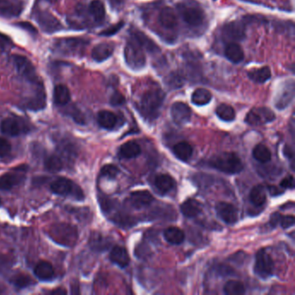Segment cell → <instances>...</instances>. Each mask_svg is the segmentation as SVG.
<instances>
[{
    "mask_svg": "<svg viewBox=\"0 0 295 295\" xmlns=\"http://www.w3.org/2000/svg\"><path fill=\"white\" fill-rule=\"evenodd\" d=\"M215 113L220 120L225 122H231L236 119V112L232 107L227 104H221L216 107Z\"/></svg>",
    "mask_w": 295,
    "mask_h": 295,
    "instance_id": "40",
    "label": "cell"
},
{
    "mask_svg": "<svg viewBox=\"0 0 295 295\" xmlns=\"http://www.w3.org/2000/svg\"><path fill=\"white\" fill-rule=\"evenodd\" d=\"M177 11L184 22L190 27H199L205 21V13L195 1L180 2L177 4Z\"/></svg>",
    "mask_w": 295,
    "mask_h": 295,
    "instance_id": "3",
    "label": "cell"
},
{
    "mask_svg": "<svg viewBox=\"0 0 295 295\" xmlns=\"http://www.w3.org/2000/svg\"><path fill=\"white\" fill-rule=\"evenodd\" d=\"M223 292L227 295H244L246 288L241 281H229L224 285Z\"/></svg>",
    "mask_w": 295,
    "mask_h": 295,
    "instance_id": "41",
    "label": "cell"
},
{
    "mask_svg": "<svg viewBox=\"0 0 295 295\" xmlns=\"http://www.w3.org/2000/svg\"><path fill=\"white\" fill-rule=\"evenodd\" d=\"M123 0H111V4H113V6H119L122 4Z\"/></svg>",
    "mask_w": 295,
    "mask_h": 295,
    "instance_id": "57",
    "label": "cell"
},
{
    "mask_svg": "<svg viewBox=\"0 0 295 295\" xmlns=\"http://www.w3.org/2000/svg\"><path fill=\"white\" fill-rule=\"evenodd\" d=\"M109 258L112 263L116 264L117 266L120 267L121 268L128 267L130 263V257L128 255V250L120 246H116L112 249V251L110 253Z\"/></svg>",
    "mask_w": 295,
    "mask_h": 295,
    "instance_id": "23",
    "label": "cell"
},
{
    "mask_svg": "<svg viewBox=\"0 0 295 295\" xmlns=\"http://www.w3.org/2000/svg\"><path fill=\"white\" fill-rule=\"evenodd\" d=\"M153 200L154 198L153 195L147 190H137L130 194L128 198L129 205L136 210L148 207L153 203Z\"/></svg>",
    "mask_w": 295,
    "mask_h": 295,
    "instance_id": "16",
    "label": "cell"
},
{
    "mask_svg": "<svg viewBox=\"0 0 295 295\" xmlns=\"http://www.w3.org/2000/svg\"><path fill=\"white\" fill-rule=\"evenodd\" d=\"M51 189L54 193L61 196H71L77 200L84 198L82 189L73 181L65 178H60L51 183Z\"/></svg>",
    "mask_w": 295,
    "mask_h": 295,
    "instance_id": "6",
    "label": "cell"
},
{
    "mask_svg": "<svg viewBox=\"0 0 295 295\" xmlns=\"http://www.w3.org/2000/svg\"><path fill=\"white\" fill-rule=\"evenodd\" d=\"M141 153V147L138 143L134 141H128L120 146L119 150V156L121 159H134Z\"/></svg>",
    "mask_w": 295,
    "mask_h": 295,
    "instance_id": "27",
    "label": "cell"
},
{
    "mask_svg": "<svg viewBox=\"0 0 295 295\" xmlns=\"http://www.w3.org/2000/svg\"><path fill=\"white\" fill-rule=\"evenodd\" d=\"M88 44V41L80 38H63L55 42L54 50L62 55H79Z\"/></svg>",
    "mask_w": 295,
    "mask_h": 295,
    "instance_id": "7",
    "label": "cell"
},
{
    "mask_svg": "<svg viewBox=\"0 0 295 295\" xmlns=\"http://www.w3.org/2000/svg\"><path fill=\"white\" fill-rule=\"evenodd\" d=\"M11 44V42L9 38L0 34V51H4L5 49L9 48V45Z\"/></svg>",
    "mask_w": 295,
    "mask_h": 295,
    "instance_id": "53",
    "label": "cell"
},
{
    "mask_svg": "<svg viewBox=\"0 0 295 295\" xmlns=\"http://www.w3.org/2000/svg\"><path fill=\"white\" fill-rule=\"evenodd\" d=\"M34 273L41 281H51L55 275L54 268L51 263L47 262H40L35 267Z\"/></svg>",
    "mask_w": 295,
    "mask_h": 295,
    "instance_id": "28",
    "label": "cell"
},
{
    "mask_svg": "<svg viewBox=\"0 0 295 295\" xmlns=\"http://www.w3.org/2000/svg\"><path fill=\"white\" fill-rule=\"evenodd\" d=\"M53 98L56 105L65 106L70 101V92L65 85H57L54 88Z\"/></svg>",
    "mask_w": 295,
    "mask_h": 295,
    "instance_id": "33",
    "label": "cell"
},
{
    "mask_svg": "<svg viewBox=\"0 0 295 295\" xmlns=\"http://www.w3.org/2000/svg\"><path fill=\"white\" fill-rule=\"evenodd\" d=\"M268 191L272 196H279L283 193V189H279L276 186H268Z\"/></svg>",
    "mask_w": 295,
    "mask_h": 295,
    "instance_id": "54",
    "label": "cell"
},
{
    "mask_svg": "<svg viewBox=\"0 0 295 295\" xmlns=\"http://www.w3.org/2000/svg\"><path fill=\"white\" fill-rule=\"evenodd\" d=\"M275 120V114L268 107H254L246 115L245 121L250 126H262Z\"/></svg>",
    "mask_w": 295,
    "mask_h": 295,
    "instance_id": "10",
    "label": "cell"
},
{
    "mask_svg": "<svg viewBox=\"0 0 295 295\" xmlns=\"http://www.w3.org/2000/svg\"><path fill=\"white\" fill-rule=\"evenodd\" d=\"M125 102L126 98L120 92H114L110 98V104L113 107L122 106L124 105Z\"/></svg>",
    "mask_w": 295,
    "mask_h": 295,
    "instance_id": "47",
    "label": "cell"
},
{
    "mask_svg": "<svg viewBox=\"0 0 295 295\" xmlns=\"http://www.w3.org/2000/svg\"><path fill=\"white\" fill-rule=\"evenodd\" d=\"M159 23L164 29H175L178 26V19L175 11L171 7L163 8L159 16Z\"/></svg>",
    "mask_w": 295,
    "mask_h": 295,
    "instance_id": "21",
    "label": "cell"
},
{
    "mask_svg": "<svg viewBox=\"0 0 295 295\" xmlns=\"http://www.w3.org/2000/svg\"><path fill=\"white\" fill-rule=\"evenodd\" d=\"M164 237L170 244L179 245L184 242L186 235L181 229L177 227H170L164 230Z\"/></svg>",
    "mask_w": 295,
    "mask_h": 295,
    "instance_id": "30",
    "label": "cell"
},
{
    "mask_svg": "<svg viewBox=\"0 0 295 295\" xmlns=\"http://www.w3.org/2000/svg\"><path fill=\"white\" fill-rule=\"evenodd\" d=\"M295 97V81L288 80L283 85L275 99V106L278 109H285Z\"/></svg>",
    "mask_w": 295,
    "mask_h": 295,
    "instance_id": "14",
    "label": "cell"
},
{
    "mask_svg": "<svg viewBox=\"0 0 295 295\" xmlns=\"http://www.w3.org/2000/svg\"><path fill=\"white\" fill-rule=\"evenodd\" d=\"M114 45L112 43H102L96 45L92 51V58L95 62H102L113 55Z\"/></svg>",
    "mask_w": 295,
    "mask_h": 295,
    "instance_id": "20",
    "label": "cell"
},
{
    "mask_svg": "<svg viewBox=\"0 0 295 295\" xmlns=\"http://www.w3.org/2000/svg\"><path fill=\"white\" fill-rule=\"evenodd\" d=\"M89 243H90L91 248L96 250V251L105 250V249L108 248L110 244L108 240H107L105 237H102V235L97 233L92 235Z\"/></svg>",
    "mask_w": 295,
    "mask_h": 295,
    "instance_id": "42",
    "label": "cell"
},
{
    "mask_svg": "<svg viewBox=\"0 0 295 295\" xmlns=\"http://www.w3.org/2000/svg\"><path fill=\"white\" fill-rule=\"evenodd\" d=\"M131 38H133L137 44H139V46L142 48L144 51H146L151 54H157L161 52V49L157 44L140 30L138 29L133 30L131 32Z\"/></svg>",
    "mask_w": 295,
    "mask_h": 295,
    "instance_id": "18",
    "label": "cell"
},
{
    "mask_svg": "<svg viewBox=\"0 0 295 295\" xmlns=\"http://www.w3.org/2000/svg\"><path fill=\"white\" fill-rule=\"evenodd\" d=\"M281 214L280 213H273V215H271L270 217L269 224L270 226L272 228H275V227L280 224V220H281Z\"/></svg>",
    "mask_w": 295,
    "mask_h": 295,
    "instance_id": "51",
    "label": "cell"
},
{
    "mask_svg": "<svg viewBox=\"0 0 295 295\" xmlns=\"http://www.w3.org/2000/svg\"><path fill=\"white\" fill-rule=\"evenodd\" d=\"M120 170L113 164H107L103 166L101 170V174L103 177H106L108 179H115L117 175L119 174Z\"/></svg>",
    "mask_w": 295,
    "mask_h": 295,
    "instance_id": "45",
    "label": "cell"
},
{
    "mask_svg": "<svg viewBox=\"0 0 295 295\" xmlns=\"http://www.w3.org/2000/svg\"><path fill=\"white\" fill-rule=\"evenodd\" d=\"M37 20L41 28L48 33L55 32L62 28V25L59 22L58 19L45 11L37 13Z\"/></svg>",
    "mask_w": 295,
    "mask_h": 295,
    "instance_id": "19",
    "label": "cell"
},
{
    "mask_svg": "<svg viewBox=\"0 0 295 295\" xmlns=\"http://www.w3.org/2000/svg\"><path fill=\"white\" fill-rule=\"evenodd\" d=\"M209 165L226 174H237L243 170L240 157L235 153H222L215 155L209 161Z\"/></svg>",
    "mask_w": 295,
    "mask_h": 295,
    "instance_id": "2",
    "label": "cell"
},
{
    "mask_svg": "<svg viewBox=\"0 0 295 295\" xmlns=\"http://www.w3.org/2000/svg\"><path fill=\"white\" fill-rule=\"evenodd\" d=\"M11 150V144L6 139L0 138V157H4L10 153Z\"/></svg>",
    "mask_w": 295,
    "mask_h": 295,
    "instance_id": "49",
    "label": "cell"
},
{
    "mask_svg": "<svg viewBox=\"0 0 295 295\" xmlns=\"http://www.w3.org/2000/svg\"><path fill=\"white\" fill-rule=\"evenodd\" d=\"M0 204H1V199H0Z\"/></svg>",
    "mask_w": 295,
    "mask_h": 295,
    "instance_id": "59",
    "label": "cell"
},
{
    "mask_svg": "<svg viewBox=\"0 0 295 295\" xmlns=\"http://www.w3.org/2000/svg\"><path fill=\"white\" fill-rule=\"evenodd\" d=\"M211 92L205 88H197L191 95V102L196 106H205L212 101Z\"/></svg>",
    "mask_w": 295,
    "mask_h": 295,
    "instance_id": "36",
    "label": "cell"
},
{
    "mask_svg": "<svg viewBox=\"0 0 295 295\" xmlns=\"http://www.w3.org/2000/svg\"><path fill=\"white\" fill-rule=\"evenodd\" d=\"M214 1H215V0H214Z\"/></svg>",
    "mask_w": 295,
    "mask_h": 295,
    "instance_id": "60",
    "label": "cell"
},
{
    "mask_svg": "<svg viewBox=\"0 0 295 295\" xmlns=\"http://www.w3.org/2000/svg\"><path fill=\"white\" fill-rule=\"evenodd\" d=\"M51 295H66L67 294V292L64 290V289H62V288H57V289H55V290H53V291L51 292Z\"/></svg>",
    "mask_w": 295,
    "mask_h": 295,
    "instance_id": "56",
    "label": "cell"
},
{
    "mask_svg": "<svg viewBox=\"0 0 295 295\" xmlns=\"http://www.w3.org/2000/svg\"><path fill=\"white\" fill-rule=\"evenodd\" d=\"M172 151L175 154L176 157L185 162L189 161L193 154L192 146L186 141H181V142L176 144L175 146H173Z\"/></svg>",
    "mask_w": 295,
    "mask_h": 295,
    "instance_id": "32",
    "label": "cell"
},
{
    "mask_svg": "<svg viewBox=\"0 0 295 295\" xmlns=\"http://www.w3.org/2000/svg\"><path fill=\"white\" fill-rule=\"evenodd\" d=\"M222 39L227 43L239 42L246 37L245 23L242 21H234L227 24L222 29Z\"/></svg>",
    "mask_w": 295,
    "mask_h": 295,
    "instance_id": "11",
    "label": "cell"
},
{
    "mask_svg": "<svg viewBox=\"0 0 295 295\" xmlns=\"http://www.w3.org/2000/svg\"><path fill=\"white\" fill-rule=\"evenodd\" d=\"M274 270V264L272 257L265 248L260 249L255 256L254 272L262 279H268L272 276Z\"/></svg>",
    "mask_w": 295,
    "mask_h": 295,
    "instance_id": "8",
    "label": "cell"
},
{
    "mask_svg": "<svg viewBox=\"0 0 295 295\" xmlns=\"http://www.w3.org/2000/svg\"><path fill=\"white\" fill-rule=\"evenodd\" d=\"M49 236L57 244L73 247L78 240V230L69 223H56L50 229Z\"/></svg>",
    "mask_w": 295,
    "mask_h": 295,
    "instance_id": "4",
    "label": "cell"
},
{
    "mask_svg": "<svg viewBox=\"0 0 295 295\" xmlns=\"http://www.w3.org/2000/svg\"><path fill=\"white\" fill-rule=\"evenodd\" d=\"M180 209L183 215L186 217L194 218L197 217L203 211V204L194 198H189L183 203Z\"/></svg>",
    "mask_w": 295,
    "mask_h": 295,
    "instance_id": "22",
    "label": "cell"
},
{
    "mask_svg": "<svg viewBox=\"0 0 295 295\" xmlns=\"http://www.w3.org/2000/svg\"><path fill=\"white\" fill-rule=\"evenodd\" d=\"M11 284L14 285L15 287L19 288H25L29 287L32 284L33 281L30 277L26 274H18L15 275L11 279Z\"/></svg>",
    "mask_w": 295,
    "mask_h": 295,
    "instance_id": "44",
    "label": "cell"
},
{
    "mask_svg": "<svg viewBox=\"0 0 295 295\" xmlns=\"http://www.w3.org/2000/svg\"><path fill=\"white\" fill-rule=\"evenodd\" d=\"M124 56L126 62L133 70H140L146 66L145 51L133 38L127 43L125 47Z\"/></svg>",
    "mask_w": 295,
    "mask_h": 295,
    "instance_id": "5",
    "label": "cell"
},
{
    "mask_svg": "<svg viewBox=\"0 0 295 295\" xmlns=\"http://www.w3.org/2000/svg\"><path fill=\"white\" fill-rule=\"evenodd\" d=\"M171 114L176 124L185 125L188 123L191 118V110L184 102H178L171 106Z\"/></svg>",
    "mask_w": 295,
    "mask_h": 295,
    "instance_id": "15",
    "label": "cell"
},
{
    "mask_svg": "<svg viewBox=\"0 0 295 295\" xmlns=\"http://www.w3.org/2000/svg\"><path fill=\"white\" fill-rule=\"evenodd\" d=\"M44 165L48 171L51 172H57L62 170L63 167V163H62V159L57 156V155H51L46 158L44 161Z\"/></svg>",
    "mask_w": 295,
    "mask_h": 295,
    "instance_id": "43",
    "label": "cell"
},
{
    "mask_svg": "<svg viewBox=\"0 0 295 295\" xmlns=\"http://www.w3.org/2000/svg\"><path fill=\"white\" fill-rule=\"evenodd\" d=\"M224 55L230 62L235 64L240 63L244 59V52L239 44L231 42L228 43L224 50Z\"/></svg>",
    "mask_w": 295,
    "mask_h": 295,
    "instance_id": "24",
    "label": "cell"
},
{
    "mask_svg": "<svg viewBox=\"0 0 295 295\" xmlns=\"http://www.w3.org/2000/svg\"><path fill=\"white\" fill-rule=\"evenodd\" d=\"M89 11L96 22H102L106 17V9L102 0H93L89 4Z\"/></svg>",
    "mask_w": 295,
    "mask_h": 295,
    "instance_id": "37",
    "label": "cell"
},
{
    "mask_svg": "<svg viewBox=\"0 0 295 295\" xmlns=\"http://www.w3.org/2000/svg\"><path fill=\"white\" fill-rule=\"evenodd\" d=\"M249 200L256 207L263 206L267 201L266 189L261 185L253 187L249 194Z\"/></svg>",
    "mask_w": 295,
    "mask_h": 295,
    "instance_id": "34",
    "label": "cell"
},
{
    "mask_svg": "<svg viewBox=\"0 0 295 295\" xmlns=\"http://www.w3.org/2000/svg\"><path fill=\"white\" fill-rule=\"evenodd\" d=\"M71 115L73 117L74 120L77 121V123H79V124H83V123H85L83 115L81 114L79 110H75L73 113H71Z\"/></svg>",
    "mask_w": 295,
    "mask_h": 295,
    "instance_id": "52",
    "label": "cell"
},
{
    "mask_svg": "<svg viewBox=\"0 0 295 295\" xmlns=\"http://www.w3.org/2000/svg\"><path fill=\"white\" fill-rule=\"evenodd\" d=\"M1 293H2V289H1V288H0V294H1Z\"/></svg>",
    "mask_w": 295,
    "mask_h": 295,
    "instance_id": "58",
    "label": "cell"
},
{
    "mask_svg": "<svg viewBox=\"0 0 295 295\" xmlns=\"http://www.w3.org/2000/svg\"><path fill=\"white\" fill-rule=\"evenodd\" d=\"M185 77L179 71L169 74L164 79V82L170 89H179L185 85Z\"/></svg>",
    "mask_w": 295,
    "mask_h": 295,
    "instance_id": "38",
    "label": "cell"
},
{
    "mask_svg": "<svg viewBox=\"0 0 295 295\" xmlns=\"http://www.w3.org/2000/svg\"><path fill=\"white\" fill-rule=\"evenodd\" d=\"M0 129L4 134L9 136H18L28 131L26 123L18 118L4 119L1 123Z\"/></svg>",
    "mask_w": 295,
    "mask_h": 295,
    "instance_id": "13",
    "label": "cell"
},
{
    "mask_svg": "<svg viewBox=\"0 0 295 295\" xmlns=\"http://www.w3.org/2000/svg\"><path fill=\"white\" fill-rule=\"evenodd\" d=\"M22 176L17 173H5L0 177V189L8 190L18 186L22 181Z\"/></svg>",
    "mask_w": 295,
    "mask_h": 295,
    "instance_id": "35",
    "label": "cell"
},
{
    "mask_svg": "<svg viewBox=\"0 0 295 295\" xmlns=\"http://www.w3.org/2000/svg\"><path fill=\"white\" fill-rule=\"evenodd\" d=\"M253 157L255 158V161H258L260 163L266 164L271 161L272 154L270 150L265 145L259 144L257 146H255L253 150Z\"/></svg>",
    "mask_w": 295,
    "mask_h": 295,
    "instance_id": "39",
    "label": "cell"
},
{
    "mask_svg": "<svg viewBox=\"0 0 295 295\" xmlns=\"http://www.w3.org/2000/svg\"><path fill=\"white\" fill-rule=\"evenodd\" d=\"M164 97V92L160 88H150L149 90L145 92L138 104L140 114L149 121L156 120L161 113Z\"/></svg>",
    "mask_w": 295,
    "mask_h": 295,
    "instance_id": "1",
    "label": "cell"
},
{
    "mask_svg": "<svg viewBox=\"0 0 295 295\" xmlns=\"http://www.w3.org/2000/svg\"><path fill=\"white\" fill-rule=\"evenodd\" d=\"M215 212L219 218L229 225L235 224L239 218L238 210L235 205L230 203L220 202L215 206Z\"/></svg>",
    "mask_w": 295,
    "mask_h": 295,
    "instance_id": "12",
    "label": "cell"
},
{
    "mask_svg": "<svg viewBox=\"0 0 295 295\" xmlns=\"http://www.w3.org/2000/svg\"><path fill=\"white\" fill-rule=\"evenodd\" d=\"M12 60L18 73L24 79H26L31 83H35L38 81L36 69L29 59L26 58L24 55H13Z\"/></svg>",
    "mask_w": 295,
    "mask_h": 295,
    "instance_id": "9",
    "label": "cell"
},
{
    "mask_svg": "<svg viewBox=\"0 0 295 295\" xmlns=\"http://www.w3.org/2000/svg\"><path fill=\"white\" fill-rule=\"evenodd\" d=\"M23 8L19 1L16 0H0V14L7 17L19 16Z\"/></svg>",
    "mask_w": 295,
    "mask_h": 295,
    "instance_id": "25",
    "label": "cell"
},
{
    "mask_svg": "<svg viewBox=\"0 0 295 295\" xmlns=\"http://www.w3.org/2000/svg\"><path fill=\"white\" fill-rule=\"evenodd\" d=\"M19 26H20V27L23 28V29H27L29 32H37L36 29H35V28H34V27L30 25V24H28V23H20V24L19 25Z\"/></svg>",
    "mask_w": 295,
    "mask_h": 295,
    "instance_id": "55",
    "label": "cell"
},
{
    "mask_svg": "<svg viewBox=\"0 0 295 295\" xmlns=\"http://www.w3.org/2000/svg\"><path fill=\"white\" fill-rule=\"evenodd\" d=\"M46 105V95L44 91V85L40 81L35 86V91L31 97L26 102V107L30 110L37 111L44 109Z\"/></svg>",
    "mask_w": 295,
    "mask_h": 295,
    "instance_id": "17",
    "label": "cell"
},
{
    "mask_svg": "<svg viewBox=\"0 0 295 295\" xmlns=\"http://www.w3.org/2000/svg\"><path fill=\"white\" fill-rule=\"evenodd\" d=\"M98 123L102 128L105 129H113L115 128V126L118 122V118L116 114L113 112H110L107 110H102L99 112L98 116H97Z\"/></svg>",
    "mask_w": 295,
    "mask_h": 295,
    "instance_id": "29",
    "label": "cell"
},
{
    "mask_svg": "<svg viewBox=\"0 0 295 295\" xmlns=\"http://www.w3.org/2000/svg\"><path fill=\"white\" fill-rule=\"evenodd\" d=\"M248 78L255 83L263 84L271 78L269 67H263L260 69H252L247 73Z\"/></svg>",
    "mask_w": 295,
    "mask_h": 295,
    "instance_id": "31",
    "label": "cell"
},
{
    "mask_svg": "<svg viewBox=\"0 0 295 295\" xmlns=\"http://www.w3.org/2000/svg\"><path fill=\"white\" fill-rule=\"evenodd\" d=\"M125 23L123 21H120L116 25H113V26H110L107 29H104L103 31L100 33V36H103V37H111L115 35L117 33L120 31V29H122V27L124 26Z\"/></svg>",
    "mask_w": 295,
    "mask_h": 295,
    "instance_id": "46",
    "label": "cell"
},
{
    "mask_svg": "<svg viewBox=\"0 0 295 295\" xmlns=\"http://www.w3.org/2000/svg\"><path fill=\"white\" fill-rule=\"evenodd\" d=\"M295 218L294 215H281V220H280V225H281L283 229H288V228H290V227L293 226V225L295 224Z\"/></svg>",
    "mask_w": 295,
    "mask_h": 295,
    "instance_id": "48",
    "label": "cell"
},
{
    "mask_svg": "<svg viewBox=\"0 0 295 295\" xmlns=\"http://www.w3.org/2000/svg\"><path fill=\"white\" fill-rule=\"evenodd\" d=\"M154 186L160 192L166 194L175 187V179L168 174H160L154 179Z\"/></svg>",
    "mask_w": 295,
    "mask_h": 295,
    "instance_id": "26",
    "label": "cell"
},
{
    "mask_svg": "<svg viewBox=\"0 0 295 295\" xmlns=\"http://www.w3.org/2000/svg\"><path fill=\"white\" fill-rule=\"evenodd\" d=\"M281 187L284 189H294L295 187V179L293 176H288L287 178H285L281 182Z\"/></svg>",
    "mask_w": 295,
    "mask_h": 295,
    "instance_id": "50",
    "label": "cell"
}]
</instances>
